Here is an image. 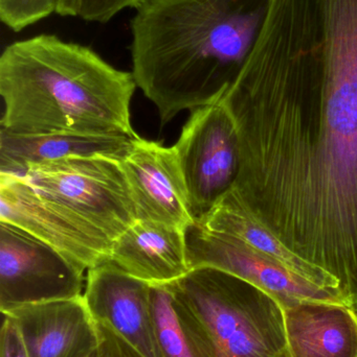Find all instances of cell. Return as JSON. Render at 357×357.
Masks as SVG:
<instances>
[{"mask_svg":"<svg viewBox=\"0 0 357 357\" xmlns=\"http://www.w3.org/2000/svg\"><path fill=\"white\" fill-rule=\"evenodd\" d=\"M318 39L304 0H268L220 100L238 148L232 189L357 314V75L322 68Z\"/></svg>","mask_w":357,"mask_h":357,"instance_id":"cell-1","label":"cell"},{"mask_svg":"<svg viewBox=\"0 0 357 357\" xmlns=\"http://www.w3.org/2000/svg\"><path fill=\"white\" fill-rule=\"evenodd\" d=\"M134 8L131 73L161 126L221 100L262 21L245 0H140Z\"/></svg>","mask_w":357,"mask_h":357,"instance_id":"cell-2","label":"cell"},{"mask_svg":"<svg viewBox=\"0 0 357 357\" xmlns=\"http://www.w3.org/2000/svg\"><path fill=\"white\" fill-rule=\"evenodd\" d=\"M136 88L132 73L86 46L54 35L14 42L0 56L1 129L134 138L130 105Z\"/></svg>","mask_w":357,"mask_h":357,"instance_id":"cell-3","label":"cell"},{"mask_svg":"<svg viewBox=\"0 0 357 357\" xmlns=\"http://www.w3.org/2000/svg\"><path fill=\"white\" fill-rule=\"evenodd\" d=\"M215 357H291L284 310L251 283L212 268L172 282Z\"/></svg>","mask_w":357,"mask_h":357,"instance_id":"cell-4","label":"cell"},{"mask_svg":"<svg viewBox=\"0 0 357 357\" xmlns=\"http://www.w3.org/2000/svg\"><path fill=\"white\" fill-rule=\"evenodd\" d=\"M23 177L111 243L138 220L121 159L71 157L29 167Z\"/></svg>","mask_w":357,"mask_h":357,"instance_id":"cell-5","label":"cell"},{"mask_svg":"<svg viewBox=\"0 0 357 357\" xmlns=\"http://www.w3.org/2000/svg\"><path fill=\"white\" fill-rule=\"evenodd\" d=\"M84 270L54 248L0 222V310L83 295Z\"/></svg>","mask_w":357,"mask_h":357,"instance_id":"cell-6","label":"cell"},{"mask_svg":"<svg viewBox=\"0 0 357 357\" xmlns=\"http://www.w3.org/2000/svg\"><path fill=\"white\" fill-rule=\"evenodd\" d=\"M173 148L197 222L232 188L238 172L236 134L222 102L193 110Z\"/></svg>","mask_w":357,"mask_h":357,"instance_id":"cell-7","label":"cell"},{"mask_svg":"<svg viewBox=\"0 0 357 357\" xmlns=\"http://www.w3.org/2000/svg\"><path fill=\"white\" fill-rule=\"evenodd\" d=\"M0 222L48 243L84 270L109 259L111 241L40 195L23 176L0 174Z\"/></svg>","mask_w":357,"mask_h":357,"instance_id":"cell-8","label":"cell"},{"mask_svg":"<svg viewBox=\"0 0 357 357\" xmlns=\"http://www.w3.org/2000/svg\"><path fill=\"white\" fill-rule=\"evenodd\" d=\"M186 241L191 270L212 268L228 273L265 291L283 308L306 301L346 304L339 294L309 282L197 222L186 229Z\"/></svg>","mask_w":357,"mask_h":357,"instance_id":"cell-9","label":"cell"},{"mask_svg":"<svg viewBox=\"0 0 357 357\" xmlns=\"http://www.w3.org/2000/svg\"><path fill=\"white\" fill-rule=\"evenodd\" d=\"M136 206V220L186 230L194 224L188 191L173 146L132 138L121 159Z\"/></svg>","mask_w":357,"mask_h":357,"instance_id":"cell-10","label":"cell"},{"mask_svg":"<svg viewBox=\"0 0 357 357\" xmlns=\"http://www.w3.org/2000/svg\"><path fill=\"white\" fill-rule=\"evenodd\" d=\"M83 297L96 323L112 329L145 357H159L150 283L107 260L87 271Z\"/></svg>","mask_w":357,"mask_h":357,"instance_id":"cell-11","label":"cell"},{"mask_svg":"<svg viewBox=\"0 0 357 357\" xmlns=\"http://www.w3.org/2000/svg\"><path fill=\"white\" fill-rule=\"evenodd\" d=\"M4 314L16 324L29 357H88L98 350L96 323L83 295Z\"/></svg>","mask_w":357,"mask_h":357,"instance_id":"cell-12","label":"cell"},{"mask_svg":"<svg viewBox=\"0 0 357 357\" xmlns=\"http://www.w3.org/2000/svg\"><path fill=\"white\" fill-rule=\"evenodd\" d=\"M108 260L150 284L175 282L191 271L186 230L136 220L113 241Z\"/></svg>","mask_w":357,"mask_h":357,"instance_id":"cell-13","label":"cell"},{"mask_svg":"<svg viewBox=\"0 0 357 357\" xmlns=\"http://www.w3.org/2000/svg\"><path fill=\"white\" fill-rule=\"evenodd\" d=\"M197 222L207 230L234 239L258 255L268 258L309 282L335 291L342 297L339 282L331 275L291 251L252 213L232 188L224 193Z\"/></svg>","mask_w":357,"mask_h":357,"instance_id":"cell-14","label":"cell"},{"mask_svg":"<svg viewBox=\"0 0 357 357\" xmlns=\"http://www.w3.org/2000/svg\"><path fill=\"white\" fill-rule=\"evenodd\" d=\"M283 310L291 357H357V314L349 306L306 301Z\"/></svg>","mask_w":357,"mask_h":357,"instance_id":"cell-15","label":"cell"},{"mask_svg":"<svg viewBox=\"0 0 357 357\" xmlns=\"http://www.w3.org/2000/svg\"><path fill=\"white\" fill-rule=\"evenodd\" d=\"M131 139L126 136L80 134L21 135L0 129V174L23 176L33 165L71 157L122 159Z\"/></svg>","mask_w":357,"mask_h":357,"instance_id":"cell-16","label":"cell"},{"mask_svg":"<svg viewBox=\"0 0 357 357\" xmlns=\"http://www.w3.org/2000/svg\"><path fill=\"white\" fill-rule=\"evenodd\" d=\"M153 328L159 357H215L201 326L173 284H151Z\"/></svg>","mask_w":357,"mask_h":357,"instance_id":"cell-17","label":"cell"},{"mask_svg":"<svg viewBox=\"0 0 357 357\" xmlns=\"http://www.w3.org/2000/svg\"><path fill=\"white\" fill-rule=\"evenodd\" d=\"M60 0H0V18L15 31L57 13Z\"/></svg>","mask_w":357,"mask_h":357,"instance_id":"cell-18","label":"cell"},{"mask_svg":"<svg viewBox=\"0 0 357 357\" xmlns=\"http://www.w3.org/2000/svg\"><path fill=\"white\" fill-rule=\"evenodd\" d=\"M140 0H80L78 17L86 21L106 23L126 8H136Z\"/></svg>","mask_w":357,"mask_h":357,"instance_id":"cell-19","label":"cell"},{"mask_svg":"<svg viewBox=\"0 0 357 357\" xmlns=\"http://www.w3.org/2000/svg\"><path fill=\"white\" fill-rule=\"evenodd\" d=\"M96 329L99 335V357H145L106 325L96 323Z\"/></svg>","mask_w":357,"mask_h":357,"instance_id":"cell-20","label":"cell"},{"mask_svg":"<svg viewBox=\"0 0 357 357\" xmlns=\"http://www.w3.org/2000/svg\"><path fill=\"white\" fill-rule=\"evenodd\" d=\"M0 357H29L16 324L6 314L0 333Z\"/></svg>","mask_w":357,"mask_h":357,"instance_id":"cell-21","label":"cell"},{"mask_svg":"<svg viewBox=\"0 0 357 357\" xmlns=\"http://www.w3.org/2000/svg\"><path fill=\"white\" fill-rule=\"evenodd\" d=\"M80 0H60L57 14L61 16L78 17Z\"/></svg>","mask_w":357,"mask_h":357,"instance_id":"cell-22","label":"cell"},{"mask_svg":"<svg viewBox=\"0 0 357 357\" xmlns=\"http://www.w3.org/2000/svg\"><path fill=\"white\" fill-rule=\"evenodd\" d=\"M88 357H99V356H98V350H96V351H94V354H90V356H88Z\"/></svg>","mask_w":357,"mask_h":357,"instance_id":"cell-23","label":"cell"}]
</instances>
